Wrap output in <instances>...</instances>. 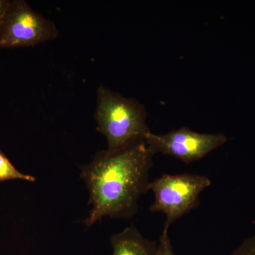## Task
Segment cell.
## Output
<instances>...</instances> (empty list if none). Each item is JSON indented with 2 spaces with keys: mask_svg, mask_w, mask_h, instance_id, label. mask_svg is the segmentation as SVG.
Masks as SVG:
<instances>
[{
  "mask_svg": "<svg viewBox=\"0 0 255 255\" xmlns=\"http://www.w3.org/2000/svg\"><path fill=\"white\" fill-rule=\"evenodd\" d=\"M55 23L31 9L26 1H9L0 23V49L31 47L55 39Z\"/></svg>",
  "mask_w": 255,
  "mask_h": 255,
  "instance_id": "cell-4",
  "label": "cell"
},
{
  "mask_svg": "<svg viewBox=\"0 0 255 255\" xmlns=\"http://www.w3.org/2000/svg\"><path fill=\"white\" fill-rule=\"evenodd\" d=\"M113 255H158V244L144 238L133 226L112 237Z\"/></svg>",
  "mask_w": 255,
  "mask_h": 255,
  "instance_id": "cell-6",
  "label": "cell"
},
{
  "mask_svg": "<svg viewBox=\"0 0 255 255\" xmlns=\"http://www.w3.org/2000/svg\"><path fill=\"white\" fill-rule=\"evenodd\" d=\"M231 255H255V236L245 240Z\"/></svg>",
  "mask_w": 255,
  "mask_h": 255,
  "instance_id": "cell-9",
  "label": "cell"
},
{
  "mask_svg": "<svg viewBox=\"0 0 255 255\" xmlns=\"http://www.w3.org/2000/svg\"><path fill=\"white\" fill-rule=\"evenodd\" d=\"M95 120L97 130L105 135L109 150H117L145 140L150 132L145 107L136 100L101 85L97 90Z\"/></svg>",
  "mask_w": 255,
  "mask_h": 255,
  "instance_id": "cell-2",
  "label": "cell"
},
{
  "mask_svg": "<svg viewBox=\"0 0 255 255\" xmlns=\"http://www.w3.org/2000/svg\"><path fill=\"white\" fill-rule=\"evenodd\" d=\"M14 179H20L31 182L36 181L35 177L19 172L11 164L6 156L0 150V182Z\"/></svg>",
  "mask_w": 255,
  "mask_h": 255,
  "instance_id": "cell-7",
  "label": "cell"
},
{
  "mask_svg": "<svg viewBox=\"0 0 255 255\" xmlns=\"http://www.w3.org/2000/svg\"><path fill=\"white\" fill-rule=\"evenodd\" d=\"M9 4V1H7V0H0V23H1L3 17H4Z\"/></svg>",
  "mask_w": 255,
  "mask_h": 255,
  "instance_id": "cell-10",
  "label": "cell"
},
{
  "mask_svg": "<svg viewBox=\"0 0 255 255\" xmlns=\"http://www.w3.org/2000/svg\"><path fill=\"white\" fill-rule=\"evenodd\" d=\"M145 140L154 153L160 152L190 164L222 146L228 138L223 133H200L182 127L164 134L150 131Z\"/></svg>",
  "mask_w": 255,
  "mask_h": 255,
  "instance_id": "cell-5",
  "label": "cell"
},
{
  "mask_svg": "<svg viewBox=\"0 0 255 255\" xmlns=\"http://www.w3.org/2000/svg\"><path fill=\"white\" fill-rule=\"evenodd\" d=\"M211 184L210 178L194 174H162L149 184L155 201L150 209L165 215L164 228L199 205V196Z\"/></svg>",
  "mask_w": 255,
  "mask_h": 255,
  "instance_id": "cell-3",
  "label": "cell"
},
{
  "mask_svg": "<svg viewBox=\"0 0 255 255\" xmlns=\"http://www.w3.org/2000/svg\"><path fill=\"white\" fill-rule=\"evenodd\" d=\"M169 228H164L159 237L158 255H176L168 234Z\"/></svg>",
  "mask_w": 255,
  "mask_h": 255,
  "instance_id": "cell-8",
  "label": "cell"
},
{
  "mask_svg": "<svg viewBox=\"0 0 255 255\" xmlns=\"http://www.w3.org/2000/svg\"><path fill=\"white\" fill-rule=\"evenodd\" d=\"M155 155L141 140L120 150L100 151L82 167L92 206L87 226L106 216L128 219L136 214L139 199L148 191Z\"/></svg>",
  "mask_w": 255,
  "mask_h": 255,
  "instance_id": "cell-1",
  "label": "cell"
}]
</instances>
